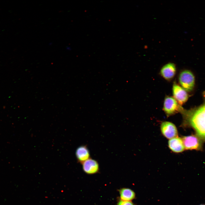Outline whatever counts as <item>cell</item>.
I'll return each instance as SVG.
<instances>
[{"mask_svg":"<svg viewBox=\"0 0 205 205\" xmlns=\"http://www.w3.org/2000/svg\"><path fill=\"white\" fill-rule=\"evenodd\" d=\"M203 95L204 102L202 104L188 110L183 108L180 113L183 118L182 127L193 128L196 135L202 141H205V91Z\"/></svg>","mask_w":205,"mask_h":205,"instance_id":"1","label":"cell"},{"mask_svg":"<svg viewBox=\"0 0 205 205\" xmlns=\"http://www.w3.org/2000/svg\"><path fill=\"white\" fill-rule=\"evenodd\" d=\"M183 108L173 97L167 96L165 98L163 110L167 117L180 112Z\"/></svg>","mask_w":205,"mask_h":205,"instance_id":"2","label":"cell"},{"mask_svg":"<svg viewBox=\"0 0 205 205\" xmlns=\"http://www.w3.org/2000/svg\"><path fill=\"white\" fill-rule=\"evenodd\" d=\"M179 83L186 91H190L193 89L195 83L194 77L190 71L184 70L181 71L179 77Z\"/></svg>","mask_w":205,"mask_h":205,"instance_id":"3","label":"cell"},{"mask_svg":"<svg viewBox=\"0 0 205 205\" xmlns=\"http://www.w3.org/2000/svg\"><path fill=\"white\" fill-rule=\"evenodd\" d=\"M185 149L200 150L202 148V140L196 135L183 136L182 138Z\"/></svg>","mask_w":205,"mask_h":205,"instance_id":"4","label":"cell"},{"mask_svg":"<svg viewBox=\"0 0 205 205\" xmlns=\"http://www.w3.org/2000/svg\"><path fill=\"white\" fill-rule=\"evenodd\" d=\"M162 135L167 139H170L178 136V132L175 125L171 122L164 121L160 126Z\"/></svg>","mask_w":205,"mask_h":205,"instance_id":"5","label":"cell"},{"mask_svg":"<svg viewBox=\"0 0 205 205\" xmlns=\"http://www.w3.org/2000/svg\"><path fill=\"white\" fill-rule=\"evenodd\" d=\"M173 97L181 106L188 99V95L186 91L182 87L174 82L172 88Z\"/></svg>","mask_w":205,"mask_h":205,"instance_id":"6","label":"cell"},{"mask_svg":"<svg viewBox=\"0 0 205 205\" xmlns=\"http://www.w3.org/2000/svg\"><path fill=\"white\" fill-rule=\"evenodd\" d=\"M82 164L83 171L87 174H95L99 171L98 163L96 160L91 158L83 162Z\"/></svg>","mask_w":205,"mask_h":205,"instance_id":"7","label":"cell"},{"mask_svg":"<svg viewBox=\"0 0 205 205\" xmlns=\"http://www.w3.org/2000/svg\"><path fill=\"white\" fill-rule=\"evenodd\" d=\"M176 71L175 65L169 63L165 64L161 68L160 74L167 81L172 80L174 77Z\"/></svg>","mask_w":205,"mask_h":205,"instance_id":"8","label":"cell"},{"mask_svg":"<svg viewBox=\"0 0 205 205\" xmlns=\"http://www.w3.org/2000/svg\"><path fill=\"white\" fill-rule=\"evenodd\" d=\"M168 145L169 149L175 153L182 152L185 149L182 138L178 136L169 139Z\"/></svg>","mask_w":205,"mask_h":205,"instance_id":"9","label":"cell"},{"mask_svg":"<svg viewBox=\"0 0 205 205\" xmlns=\"http://www.w3.org/2000/svg\"><path fill=\"white\" fill-rule=\"evenodd\" d=\"M75 155L78 162L81 164L90 158L89 151L85 145L78 147L76 150Z\"/></svg>","mask_w":205,"mask_h":205,"instance_id":"10","label":"cell"},{"mask_svg":"<svg viewBox=\"0 0 205 205\" xmlns=\"http://www.w3.org/2000/svg\"><path fill=\"white\" fill-rule=\"evenodd\" d=\"M120 199L125 201H131L136 196L134 192L132 189L126 188H120L119 190Z\"/></svg>","mask_w":205,"mask_h":205,"instance_id":"11","label":"cell"},{"mask_svg":"<svg viewBox=\"0 0 205 205\" xmlns=\"http://www.w3.org/2000/svg\"><path fill=\"white\" fill-rule=\"evenodd\" d=\"M117 205H135L131 201H125L119 198L117 203Z\"/></svg>","mask_w":205,"mask_h":205,"instance_id":"12","label":"cell"},{"mask_svg":"<svg viewBox=\"0 0 205 205\" xmlns=\"http://www.w3.org/2000/svg\"><path fill=\"white\" fill-rule=\"evenodd\" d=\"M205 205V204H200V205Z\"/></svg>","mask_w":205,"mask_h":205,"instance_id":"13","label":"cell"}]
</instances>
